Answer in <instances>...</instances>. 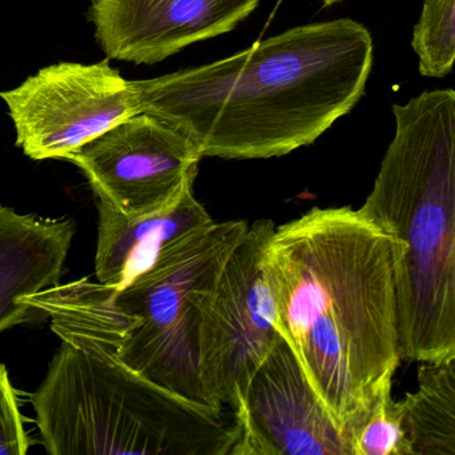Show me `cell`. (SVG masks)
I'll use <instances>...</instances> for the list:
<instances>
[{"mask_svg":"<svg viewBox=\"0 0 455 455\" xmlns=\"http://www.w3.org/2000/svg\"><path fill=\"white\" fill-rule=\"evenodd\" d=\"M230 455H351L347 434L324 409L283 338L247 383L233 412Z\"/></svg>","mask_w":455,"mask_h":455,"instance_id":"9c48e42d","label":"cell"},{"mask_svg":"<svg viewBox=\"0 0 455 455\" xmlns=\"http://www.w3.org/2000/svg\"><path fill=\"white\" fill-rule=\"evenodd\" d=\"M259 0H92L89 20L108 60L156 65L234 30Z\"/></svg>","mask_w":455,"mask_h":455,"instance_id":"30bf717a","label":"cell"},{"mask_svg":"<svg viewBox=\"0 0 455 455\" xmlns=\"http://www.w3.org/2000/svg\"><path fill=\"white\" fill-rule=\"evenodd\" d=\"M395 134L358 210L393 243L402 361L455 358V92L393 106Z\"/></svg>","mask_w":455,"mask_h":455,"instance_id":"277c9868","label":"cell"},{"mask_svg":"<svg viewBox=\"0 0 455 455\" xmlns=\"http://www.w3.org/2000/svg\"><path fill=\"white\" fill-rule=\"evenodd\" d=\"M275 226L259 220L226 260L204 303L201 327L202 379L212 406L233 414L247 383L282 339L275 329V302L262 267V255Z\"/></svg>","mask_w":455,"mask_h":455,"instance_id":"8992f818","label":"cell"},{"mask_svg":"<svg viewBox=\"0 0 455 455\" xmlns=\"http://www.w3.org/2000/svg\"><path fill=\"white\" fill-rule=\"evenodd\" d=\"M350 446L351 455H412L401 402L393 398V379L383 383L369 411L351 431Z\"/></svg>","mask_w":455,"mask_h":455,"instance_id":"5bb4252c","label":"cell"},{"mask_svg":"<svg viewBox=\"0 0 455 455\" xmlns=\"http://www.w3.org/2000/svg\"><path fill=\"white\" fill-rule=\"evenodd\" d=\"M98 244L95 274L108 286L127 283L145 273L166 250L212 225V215L194 196L193 185L172 204L127 217L97 199Z\"/></svg>","mask_w":455,"mask_h":455,"instance_id":"7c38bea8","label":"cell"},{"mask_svg":"<svg viewBox=\"0 0 455 455\" xmlns=\"http://www.w3.org/2000/svg\"><path fill=\"white\" fill-rule=\"evenodd\" d=\"M30 439L9 371L0 363V455H25Z\"/></svg>","mask_w":455,"mask_h":455,"instance_id":"2e32d148","label":"cell"},{"mask_svg":"<svg viewBox=\"0 0 455 455\" xmlns=\"http://www.w3.org/2000/svg\"><path fill=\"white\" fill-rule=\"evenodd\" d=\"M399 402L412 455H455V358L422 363L417 390Z\"/></svg>","mask_w":455,"mask_h":455,"instance_id":"4fadbf2b","label":"cell"},{"mask_svg":"<svg viewBox=\"0 0 455 455\" xmlns=\"http://www.w3.org/2000/svg\"><path fill=\"white\" fill-rule=\"evenodd\" d=\"M262 267L276 331L350 439L401 362L391 239L358 210L313 209L275 228Z\"/></svg>","mask_w":455,"mask_h":455,"instance_id":"6da1fadb","label":"cell"},{"mask_svg":"<svg viewBox=\"0 0 455 455\" xmlns=\"http://www.w3.org/2000/svg\"><path fill=\"white\" fill-rule=\"evenodd\" d=\"M0 98L9 108L18 148L34 161L66 159L138 114L132 81L108 60L47 66Z\"/></svg>","mask_w":455,"mask_h":455,"instance_id":"52a82bcc","label":"cell"},{"mask_svg":"<svg viewBox=\"0 0 455 455\" xmlns=\"http://www.w3.org/2000/svg\"><path fill=\"white\" fill-rule=\"evenodd\" d=\"M340 0H324V6H331V4H337Z\"/></svg>","mask_w":455,"mask_h":455,"instance_id":"e0dca14e","label":"cell"},{"mask_svg":"<svg viewBox=\"0 0 455 455\" xmlns=\"http://www.w3.org/2000/svg\"><path fill=\"white\" fill-rule=\"evenodd\" d=\"M244 220L212 222L164 252L145 273L108 286L89 278L20 300L52 322L60 340L108 356L198 406L215 409L202 379L204 303Z\"/></svg>","mask_w":455,"mask_h":455,"instance_id":"3957f363","label":"cell"},{"mask_svg":"<svg viewBox=\"0 0 455 455\" xmlns=\"http://www.w3.org/2000/svg\"><path fill=\"white\" fill-rule=\"evenodd\" d=\"M202 156L186 135L135 114L68 156L95 196L127 217L172 204L194 185Z\"/></svg>","mask_w":455,"mask_h":455,"instance_id":"ba28073f","label":"cell"},{"mask_svg":"<svg viewBox=\"0 0 455 455\" xmlns=\"http://www.w3.org/2000/svg\"><path fill=\"white\" fill-rule=\"evenodd\" d=\"M31 402L54 455H230L238 438L223 412L65 340Z\"/></svg>","mask_w":455,"mask_h":455,"instance_id":"5b68a950","label":"cell"},{"mask_svg":"<svg viewBox=\"0 0 455 455\" xmlns=\"http://www.w3.org/2000/svg\"><path fill=\"white\" fill-rule=\"evenodd\" d=\"M371 34L355 20L290 28L226 60L132 81L138 114L204 156L268 159L315 142L364 94Z\"/></svg>","mask_w":455,"mask_h":455,"instance_id":"7a4b0ae2","label":"cell"},{"mask_svg":"<svg viewBox=\"0 0 455 455\" xmlns=\"http://www.w3.org/2000/svg\"><path fill=\"white\" fill-rule=\"evenodd\" d=\"M412 49L419 60V73L443 78L455 60V0H425L412 31Z\"/></svg>","mask_w":455,"mask_h":455,"instance_id":"9a60e30c","label":"cell"},{"mask_svg":"<svg viewBox=\"0 0 455 455\" xmlns=\"http://www.w3.org/2000/svg\"><path fill=\"white\" fill-rule=\"evenodd\" d=\"M73 220H42L0 204V332L38 314L20 300L60 283Z\"/></svg>","mask_w":455,"mask_h":455,"instance_id":"8fae6325","label":"cell"}]
</instances>
